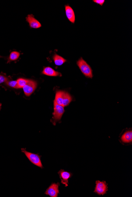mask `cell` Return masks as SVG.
I'll return each mask as SVG.
<instances>
[{"instance_id": "6da1fadb", "label": "cell", "mask_w": 132, "mask_h": 197, "mask_svg": "<svg viewBox=\"0 0 132 197\" xmlns=\"http://www.w3.org/2000/svg\"><path fill=\"white\" fill-rule=\"evenodd\" d=\"M72 100L71 96L69 93L62 90H58L56 93L54 102L62 107L68 106Z\"/></svg>"}, {"instance_id": "4fadbf2b", "label": "cell", "mask_w": 132, "mask_h": 197, "mask_svg": "<svg viewBox=\"0 0 132 197\" xmlns=\"http://www.w3.org/2000/svg\"><path fill=\"white\" fill-rule=\"evenodd\" d=\"M53 58L55 64L57 66H61L66 62V60L65 58L57 54H54Z\"/></svg>"}, {"instance_id": "8fae6325", "label": "cell", "mask_w": 132, "mask_h": 197, "mask_svg": "<svg viewBox=\"0 0 132 197\" xmlns=\"http://www.w3.org/2000/svg\"><path fill=\"white\" fill-rule=\"evenodd\" d=\"M42 73V74L50 76L55 77L61 76V73L55 71L54 69L49 67V66L44 68Z\"/></svg>"}, {"instance_id": "9a60e30c", "label": "cell", "mask_w": 132, "mask_h": 197, "mask_svg": "<svg viewBox=\"0 0 132 197\" xmlns=\"http://www.w3.org/2000/svg\"><path fill=\"white\" fill-rule=\"evenodd\" d=\"M28 81V80L23 79V78H20L18 79L17 82L18 88H23L27 83Z\"/></svg>"}, {"instance_id": "d6986e66", "label": "cell", "mask_w": 132, "mask_h": 197, "mask_svg": "<svg viewBox=\"0 0 132 197\" xmlns=\"http://www.w3.org/2000/svg\"><path fill=\"white\" fill-rule=\"evenodd\" d=\"M1 106H2V104L0 103V111H1Z\"/></svg>"}, {"instance_id": "5bb4252c", "label": "cell", "mask_w": 132, "mask_h": 197, "mask_svg": "<svg viewBox=\"0 0 132 197\" xmlns=\"http://www.w3.org/2000/svg\"><path fill=\"white\" fill-rule=\"evenodd\" d=\"M20 56V53L18 52L13 51L10 53V56L9 57V62L16 60L18 59Z\"/></svg>"}, {"instance_id": "277c9868", "label": "cell", "mask_w": 132, "mask_h": 197, "mask_svg": "<svg viewBox=\"0 0 132 197\" xmlns=\"http://www.w3.org/2000/svg\"><path fill=\"white\" fill-rule=\"evenodd\" d=\"M54 112L53 113V118L51 122L53 124L55 125L57 122L60 121L61 118L65 112V109L63 107L57 104L54 102Z\"/></svg>"}, {"instance_id": "52a82bcc", "label": "cell", "mask_w": 132, "mask_h": 197, "mask_svg": "<svg viewBox=\"0 0 132 197\" xmlns=\"http://www.w3.org/2000/svg\"><path fill=\"white\" fill-rule=\"evenodd\" d=\"M60 185L59 183H53L49 187L45 192V194L48 195L51 197H57L59 194V187Z\"/></svg>"}, {"instance_id": "3957f363", "label": "cell", "mask_w": 132, "mask_h": 197, "mask_svg": "<svg viewBox=\"0 0 132 197\" xmlns=\"http://www.w3.org/2000/svg\"><path fill=\"white\" fill-rule=\"evenodd\" d=\"M77 64L85 76L88 78H93L92 70L91 68L82 58L79 60L77 62Z\"/></svg>"}, {"instance_id": "7c38bea8", "label": "cell", "mask_w": 132, "mask_h": 197, "mask_svg": "<svg viewBox=\"0 0 132 197\" xmlns=\"http://www.w3.org/2000/svg\"><path fill=\"white\" fill-rule=\"evenodd\" d=\"M121 141L124 143H131L132 141V131H129L126 132L121 138Z\"/></svg>"}, {"instance_id": "8992f818", "label": "cell", "mask_w": 132, "mask_h": 197, "mask_svg": "<svg viewBox=\"0 0 132 197\" xmlns=\"http://www.w3.org/2000/svg\"><path fill=\"white\" fill-rule=\"evenodd\" d=\"M37 83L35 81L28 80L27 83L23 89L25 95L27 97L30 96L33 94L37 88Z\"/></svg>"}, {"instance_id": "7a4b0ae2", "label": "cell", "mask_w": 132, "mask_h": 197, "mask_svg": "<svg viewBox=\"0 0 132 197\" xmlns=\"http://www.w3.org/2000/svg\"><path fill=\"white\" fill-rule=\"evenodd\" d=\"M22 152L23 153L26 155L27 158L33 164L38 166L41 168H43L42 162L41 160V156L38 154H33L31 152L27 151L26 149H21Z\"/></svg>"}, {"instance_id": "30bf717a", "label": "cell", "mask_w": 132, "mask_h": 197, "mask_svg": "<svg viewBox=\"0 0 132 197\" xmlns=\"http://www.w3.org/2000/svg\"><path fill=\"white\" fill-rule=\"evenodd\" d=\"M65 12L69 20L72 23H74L75 21V15L74 10L69 5L65 6Z\"/></svg>"}, {"instance_id": "2e32d148", "label": "cell", "mask_w": 132, "mask_h": 197, "mask_svg": "<svg viewBox=\"0 0 132 197\" xmlns=\"http://www.w3.org/2000/svg\"><path fill=\"white\" fill-rule=\"evenodd\" d=\"M6 85L10 87L15 89H19L17 81H8L6 82Z\"/></svg>"}, {"instance_id": "ba28073f", "label": "cell", "mask_w": 132, "mask_h": 197, "mask_svg": "<svg viewBox=\"0 0 132 197\" xmlns=\"http://www.w3.org/2000/svg\"><path fill=\"white\" fill-rule=\"evenodd\" d=\"M58 174L61 179V183L65 185V187H67L69 184V179L72 176L73 174L62 169L59 170Z\"/></svg>"}, {"instance_id": "5b68a950", "label": "cell", "mask_w": 132, "mask_h": 197, "mask_svg": "<svg viewBox=\"0 0 132 197\" xmlns=\"http://www.w3.org/2000/svg\"><path fill=\"white\" fill-rule=\"evenodd\" d=\"M108 190L107 184L105 181L97 180L96 182V186L94 192L99 195H104Z\"/></svg>"}, {"instance_id": "ac0fdd59", "label": "cell", "mask_w": 132, "mask_h": 197, "mask_svg": "<svg viewBox=\"0 0 132 197\" xmlns=\"http://www.w3.org/2000/svg\"><path fill=\"white\" fill-rule=\"evenodd\" d=\"M93 1L95 3L101 5V6H102L105 2V1H104V0H94Z\"/></svg>"}, {"instance_id": "ffe728a7", "label": "cell", "mask_w": 132, "mask_h": 197, "mask_svg": "<svg viewBox=\"0 0 132 197\" xmlns=\"http://www.w3.org/2000/svg\"><path fill=\"white\" fill-rule=\"evenodd\" d=\"M1 56H0V58H1Z\"/></svg>"}, {"instance_id": "9c48e42d", "label": "cell", "mask_w": 132, "mask_h": 197, "mask_svg": "<svg viewBox=\"0 0 132 197\" xmlns=\"http://www.w3.org/2000/svg\"><path fill=\"white\" fill-rule=\"evenodd\" d=\"M26 20L28 22L30 27L33 29H38L42 26L39 21L36 19L32 15H29L27 16Z\"/></svg>"}, {"instance_id": "e0dca14e", "label": "cell", "mask_w": 132, "mask_h": 197, "mask_svg": "<svg viewBox=\"0 0 132 197\" xmlns=\"http://www.w3.org/2000/svg\"><path fill=\"white\" fill-rule=\"evenodd\" d=\"M8 81L9 79L7 77L0 74V84L7 82Z\"/></svg>"}]
</instances>
